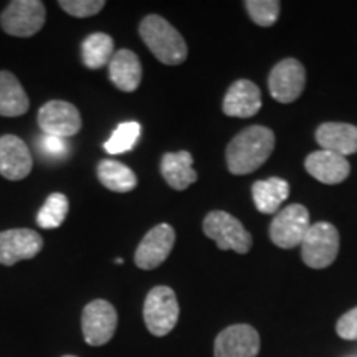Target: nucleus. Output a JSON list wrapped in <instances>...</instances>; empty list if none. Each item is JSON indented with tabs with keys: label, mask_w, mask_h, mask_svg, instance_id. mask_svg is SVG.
<instances>
[{
	"label": "nucleus",
	"mask_w": 357,
	"mask_h": 357,
	"mask_svg": "<svg viewBox=\"0 0 357 357\" xmlns=\"http://www.w3.org/2000/svg\"><path fill=\"white\" fill-rule=\"evenodd\" d=\"M118 328V311L106 300H95L84 306L82 314L83 337L89 346H105Z\"/></svg>",
	"instance_id": "8"
},
{
	"label": "nucleus",
	"mask_w": 357,
	"mask_h": 357,
	"mask_svg": "<svg viewBox=\"0 0 357 357\" xmlns=\"http://www.w3.org/2000/svg\"><path fill=\"white\" fill-rule=\"evenodd\" d=\"M37 146L43 154L50 155V158H63L66 151H68L65 139L55 136H47V134L40 137V141H37Z\"/></svg>",
	"instance_id": "29"
},
{
	"label": "nucleus",
	"mask_w": 357,
	"mask_h": 357,
	"mask_svg": "<svg viewBox=\"0 0 357 357\" xmlns=\"http://www.w3.org/2000/svg\"><path fill=\"white\" fill-rule=\"evenodd\" d=\"M337 336L346 341H357V307L347 311L339 318L336 324Z\"/></svg>",
	"instance_id": "28"
},
{
	"label": "nucleus",
	"mask_w": 357,
	"mask_h": 357,
	"mask_svg": "<svg viewBox=\"0 0 357 357\" xmlns=\"http://www.w3.org/2000/svg\"><path fill=\"white\" fill-rule=\"evenodd\" d=\"M252 195L258 212L276 213L278 212L280 205L288 199L289 184L280 177L258 181L252 187Z\"/></svg>",
	"instance_id": "21"
},
{
	"label": "nucleus",
	"mask_w": 357,
	"mask_h": 357,
	"mask_svg": "<svg viewBox=\"0 0 357 357\" xmlns=\"http://www.w3.org/2000/svg\"><path fill=\"white\" fill-rule=\"evenodd\" d=\"M42 248V235L32 229L0 231V265L12 266L22 260H32Z\"/></svg>",
	"instance_id": "12"
},
{
	"label": "nucleus",
	"mask_w": 357,
	"mask_h": 357,
	"mask_svg": "<svg viewBox=\"0 0 357 357\" xmlns=\"http://www.w3.org/2000/svg\"><path fill=\"white\" fill-rule=\"evenodd\" d=\"M30 108L24 86L10 71H0V116L17 118Z\"/></svg>",
	"instance_id": "20"
},
{
	"label": "nucleus",
	"mask_w": 357,
	"mask_h": 357,
	"mask_svg": "<svg viewBox=\"0 0 357 357\" xmlns=\"http://www.w3.org/2000/svg\"><path fill=\"white\" fill-rule=\"evenodd\" d=\"M306 84V71L296 58H284L278 65L273 66L268 77L273 100L280 102H293L301 96Z\"/></svg>",
	"instance_id": "10"
},
{
	"label": "nucleus",
	"mask_w": 357,
	"mask_h": 357,
	"mask_svg": "<svg viewBox=\"0 0 357 357\" xmlns=\"http://www.w3.org/2000/svg\"><path fill=\"white\" fill-rule=\"evenodd\" d=\"M32 169L33 159L24 139L13 134L0 137V176L8 181H22Z\"/></svg>",
	"instance_id": "14"
},
{
	"label": "nucleus",
	"mask_w": 357,
	"mask_h": 357,
	"mask_svg": "<svg viewBox=\"0 0 357 357\" xmlns=\"http://www.w3.org/2000/svg\"><path fill=\"white\" fill-rule=\"evenodd\" d=\"M47 20L45 3L40 0H13L0 15V26L7 35L29 38L38 33Z\"/></svg>",
	"instance_id": "6"
},
{
	"label": "nucleus",
	"mask_w": 357,
	"mask_h": 357,
	"mask_svg": "<svg viewBox=\"0 0 357 357\" xmlns=\"http://www.w3.org/2000/svg\"><path fill=\"white\" fill-rule=\"evenodd\" d=\"M310 227L307 208L301 204H291L276 213L270 225V238L276 247L294 248L303 243Z\"/></svg>",
	"instance_id": "7"
},
{
	"label": "nucleus",
	"mask_w": 357,
	"mask_h": 357,
	"mask_svg": "<svg viewBox=\"0 0 357 357\" xmlns=\"http://www.w3.org/2000/svg\"><path fill=\"white\" fill-rule=\"evenodd\" d=\"M98 178L106 189L118 194H126L137 185V177L132 169L111 159H105L98 164Z\"/></svg>",
	"instance_id": "22"
},
{
	"label": "nucleus",
	"mask_w": 357,
	"mask_h": 357,
	"mask_svg": "<svg viewBox=\"0 0 357 357\" xmlns=\"http://www.w3.org/2000/svg\"><path fill=\"white\" fill-rule=\"evenodd\" d=\"M339 253V231L333 223L318 222L310 227L301 243L303 261L314 270L331 266Z\"/></svg>",
	"instance_id": "4"
},
{
	"label": "nucleus",
	"mask_w": 357,
	"mask_h": 357,
	"mask_svg": "<svg viewBox=\"0 0 357 357\" xmlns=\"http://www.w3.org/2000/svg\"><path fill=\"white\" fill-rule=\"evenodd\" d=\"M192 166H194V159L187 151L167 153L160 160V174L174 190H185L199 177Z\"/></svg>",
	"instance_id": "19"
},
{
	"label": "nucleus",
	"mask_w": 357,
	"mask_h": 357,
	"mask_svg": "<svg viewBox=\"0 0 357 357\" xmlns=\"http://www.w3.org/2000/svg\"><path fill=\"white\" fill-rule=\"evenodd\" d=\"M114 55V40L108 33H91L82 43L83 63L89 70H100Z\"/></svg>",
	"instance_id": "23"
},
{
	"label": "nucleus",
	"mask_w": 357,
	"mask_h": 357,
	"mask_svg": "<svg viewBox=\"0 0 357 357\" xmlns=\"http://www.w3.org/2000/svg\"><path fill=\"white\" fill-rule=\"evenodd\" d=\"M261 108L260 88L250 79H238L227 91L222 109L231 118H252Z\"/></svg>",
	"instance_id": "15"
},
{
	"label": "nucleus",
	"mask_w": 357,
	"mask_h": 357,
	"mask_svg": "<svg viewBox=\"0 0 357 357\" xmlns=\"http://www.w3.org/2000/svg\"><path fill=\"white\" fill-rule=\"evenodd\" d=\"M306 171L323 184H341L351 172V166L344 155L331 151H316L306 158Z\"/></svg>",
	"instance_id": "16"
},
{
	"label": "nucleus",
	"mask_w": 357,
	"mask_h": 357,
	"mask_svg": "<svg viewBox=\"0 0 357 357\" xmlns=\"http://www.w3.org/2000/svg\"><path fill=\"white\" fill-rule=\"evenodd\" d=\"M260 336L250 324H234L218 334L213 344V357H257Z\"/></svg>",
	"instance_id": "13"
},
{
	"label": "nucleus",
	"mask_w": 357,
	"mask_h": 357,
	"mask_svg": "<svg viewBox=\"0 0 357 357\" xmlns=\"http://www.w3.org/2000/svg\"><path fill=\"white\" fill-rule=\"evenodd\" d=\"M178 303L172 288L154 287L147 293L142 316L151 334L162 337L176 328L178 321Z\"/></svg>",
	"instance_id": "3"
},
{
	"label": "nucleus",
	"mask_w": 357,
	"mask_h": 357,
	"mask_svg": "<svg viewBox=\"0 0 357 357\" xmlns=\"http://www.w3.org/2000/svg\"><path fill=\"white\" fill-rule=\"evenodd\" d=\"M204 234L220 250H234L236 253H248L253 243L252 235L242 222L223 211H213L205 215Z\"/></svg>",
	"instance_id": "5"
},
{
	"label": "nucleus",
	"mask_w": 357,
	"mask_h": 357,
	"mask_svg": "<svg viewBox=\"0 0 357 357\" xmlns=\"http://www.w3.org/2000/svg\"><path fill=\"white\" fill-rule=\"evenodd\" d=\"M38 126L47 136L66 139L82 131V116L75 105L68 101L53 100L38 109Z\"/></svg>",
	"instance_id": "9"
},
{
	"label": "nucleus",
	"mask_w": 357,
	"mask_h": 357,
	"mask_svg": "<svg viewBox=\"0 0 357 357\" xmlns=\"http://www.w3.org/2000/svg\"><path fill=\"white\" fill-rule=\"evenodd\" d=\"M248 15L260 26H271L278 20L281 3L276 0H247L245 2Z\"/></svg>",
	"instance_id": "26"
},
{
	"label": "nucleus",
	"mask_w": 357,
	"mask_h": 357,
	"mask_svg": "<svg viewBox=\"0 0 357 357\" xmlns=\"http://www.w3.org/2000/svg\"><path fill=\"white\" fill-rule=\"evenodd\" d=\"M275 149V132L266 126H250L227 146V167L235 176L255 172Z\"/></svg>",
	"instance_id": "1"
},
{
	"label": "nucleus",
	"mask_w": 357,
	"mask_h": 357,
	"mask_svg": "<svg viewBox=\"0 0 357 357\" xmlns=\"http://www.w3.org/2000/svg\"><path fill=\"white\" fill-rule=\"evenodd\" d=\"M109 78L118 89L132 93L139 88L142 79V65L139 56L131 50H118L109 61Z\"/></svg>",
	"instance_id": "17"
},
{
	"label": "nucleus",
	"mask_w": 357,
	"mask_h": 357,
	"mask_svg": "<svg viewBox=\"0 0 357 357\" xmlns=\"http://www.w3.org/2000/svg\"><path fill=\"white\" fill-rule=\"evenodd\" d=\"M58 6L70 15L78 17V19H86L93 17L102 10L106 6L105 0H60Z\"/></svg>",
	"instance_id": "27"
},
{
	"label": "nucleus",
	"mask_w": 357,
	"mask_h": 357,
	"mask_svg": "<svg viewBox=\"0 0 357 357\" xmlns=\"http://www.w3.org/2000/svg\"><path fill=\"white\" fill-rule=\"evenodd\" d=\"M141 136V126L137 123H123L114 129L111 137L105 142L106 153L109 154H124L136 146Z\"/></svg>",
	"instance_id": "25"
},
{
	"label": "nucleus",
	"mask_w": 357,
	"mask_h": 357,
	"mask_svg": "<svg viewBox=\"0 0 357 357\" xmlns=\"http://www.w3.org/2000/svg\"><path fill=\"white\" fill-rule=\"evenodd\" d=\"M63 357H78V356H70V354H68V356H63Z\"/></svg>",
	"instance_id": "30"
},
{
	"label": "nucleus",
	"mask_w": 357,
	"mask_h": 357,
	"mask_svg": "<svg viewBox=\"0 0 357 357\" xmlns=\"http://www.w3.org/2000/svg\"><path fill=\"white\" fill-rule=\"evenodd\" d=\"M68 197L65 194L55 192V194L48 195L43 207L40 208L37 223L45 230L58 229L65 222L66 215H68Z\"/></svg>",
	"instance_id": "24"
},
{
	"label": "nucleus",
	"mask_w": 357,
	"mask_h": 357,
	"mask_svg": "<svg viewBox=\"0 0 357 357\" xmlns=\"http://www.w3.org/2000/svg\"><path fill=\"white\" fill-rule=\"evenodd\" d=\"M316 141L323 151L349 155L357 153V126L347 123H324L316 129Z\"/></svg>",
	"instance_id": "18"
},
{
	"label": "nucleus",
	"mask_w": 357,
	"mask_h": 357,
	"mask_svg": "<svg viewBox=\"0 0 357 357\" xmlns=\"http://www.w3.org/2000/svg\"><path fill=\"white\" fill-rule=\"evenodd\" d=\"M139 35L151 53L164 65H181L187 58V43L177 29L159 15H147L139 25Z\"/></svg>",
	"instance_id": "2"
},
{
	"label": "nucleus",
	"mask_w": 357,
	"mask_h": 357,
	"mask_svg": "<svg viewBox=\"0 0 357 357\" xmlns=\"http://www.w3.org/2000/svg\"><path fill=\"white\" fill-rule=\"evenodd\" d=\"M176 243V231L169 223H159L141 240L134 253V263L141 270H154L171 255Z\"/></svg>",
	"instance_id": "11"
}]
</instances>
